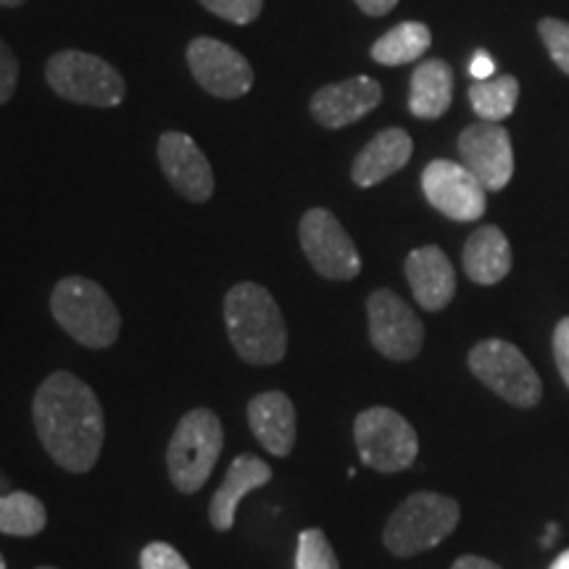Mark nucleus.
<instances>
[{"instance_id": "obj_11", "label": "nucleus", "mask_w": 569, "mask_h": 569, "mask_svg": "<svg viewBox=\"0 0 569 569\" xmlns=\"http://www.w3.org/2000/svg\"><path fill=\"white\" fill-rule=\"evenodd\" d=\"M422 190L432 209L453 222H478L486 213V188L465 163L430 161L422 172Z\"/></svg>"}, {"instance_id": "obj_36", "label": "nucleus", "mask_w": 569, "mask_h": 569, "mask_svg": "<svg viewBox=\"0 0 569 569\" xmlns=\"http://www.w3.org/2000/svg\"><path fill=\"white\" fill-rule=\"evenodd\" d=\"M21 3H24V0H0V6H3V9H19Z\"/></svg>"}, {"instance_id": "obj_10", "label": "nucleus", "mask_w": 569, "mask_h": 569, "mask_svg": "<svg viewBox=\"0 0 569 569\" xmlns=\"http://www.w3.org/2000/svg\"><path fill=\"white\" fill-rule=\"evenodd\" d=\"M369 340L375 351L390 361L417 359L425 343V327L415 309L396 296L393 290L380 288L367 298Z\"/></svg>"}, {"instance_id": "obj_23", "label": "nucleus", "mask_w": 569, "mask_h": 569, "mask_svg": "<svg viewBox=\"0 0 569 569\" xmlns=\"http://www.w3.org/2000/svg\"><path fill=\"white\" fill-rule=\"evenodd\" d=\"M519 98V82L511 74H493L488 80H475L469 84V103L480 122H498L515 111Z\"/></svg>"}, {"instance_id": "obj_33", "label": "nucleus", "mask_w": 569, "mask_h": 569, "mask_svg": "<svg viewBox=\"0 0 569 569\" xmlns=\"http://www.w3.org/2000/svg\"><path fill=\"white\" fill-rule=\"evenodd\" d=\"M451 569H501L493 561L486 559V557H478V553H467V557H459L453 561Z\"/></svg>"}, {"instance_id": "obj_1", "label": "nucleus", "mask_w": 569, "mask_h": 569, "mask_svg": "<svg viewBox=\"0 0 569 569\" xmlns=\"http://www.w3.org/2000/svg\"><path fill=\"white\" fill-rule=\"evenodd\" d=\"M32 419L42 448L61 469L84 475L98 465L106 438L103 407L80 377L48 375L34 393Z\"/></svg>"}, {"instance_id": "obj_38", "label": "nucleus", "mask_w": 569, "mask_h": 569, "mask_svg": "<svg viewBox=\"0 0 569 569\" xmlns=\"http://www.w3.org/2000/svg\"><path fill=\"white\" fill-rule=\"evenodd\" d=\"M38 569H56V567H38Z\"/></svg>"}, {"instance_id": "obj_35", "label": "nucleus", "mask_w": 569, "mask_h": 569, "mask_svg": "<svg viewBox=\"0 0 569 569\" xmlns=\"http://www.w3.org/2000/svg\"><path fill=\"white\" fill-rule=\"evenodd\" d=\"M551 569H569V549H567L565 553H561V557H559L557 561H553Z\"/></svg>"}, {"instance_id": "obj_29", "label": "nucleus", "mask_w": 569, "mask_h": 569, "mask_svg": "<svg viewBox=\"0 0 569 569\" xmlns=\"http://www.w3.org/2000/svg\"><path fill=\"white\" fill-rule=\"evenodd\" d=\"M19 84V61L3 40H0V103H9Z\"/></svg>"}, {"instance_id": "obj_30", "label": "nucleus", "mask_w": 569, "mask_h": 569, "mask_svg": "<svg viewBox=\"0 0 569 569\" xmlns=\"http://www.w3.org/2000/svg\"><path fill=\"white\" fill-rule=\"evenodd\" d=\"M553 361H557L561 380L569 388V317L561 319L557 330H553Z\"/></svg>"}, {"instance_id": "obj_22", "label": "nucleus", "mask_w": 569, "mask_h": 569, "mask_svg": "<svg viewBox=\"0 0 569 569\" xmlns=\"http://www.w3.org/2000/svg\"><path fill=\"white\" fill-rule=\"evenodd\" d=\"M430 42V27L422 24V21H403V24L393 27L375 42L372 59L382 67H403V63L422 59Z\"/></svg>"}, {"instance_id": "obj_27", "label": "nucleus", "mask_w": 569, "mask_h": 569, "mask_svg": "<svg viewBox=\"0 0 569 569\" xmlns=\"http://www.w3.org/2000/svg\"><path fill=\"white\" fill-rule=\"evenodd\" d=\"M201 3L219 19L232 21V24H251L264 9V0H201Z\"/></svg>"}, {"instance_id": "obj_3", "label": "nucleus", "mask_w": 569, "mask_h": 569, "mask_svg": "<svg viewBox=\"0 0 569 569\" xmlns=\"http://www.w3.org/2000/svg\"><path fill=\"white\" fill-rule=\"evenodd\" d=\"M51 311L63 332L92 351H103L117 343L122 317L111 296L88 277L71 274L56 284L51 293Z\"/></svg>"}, {"instance_id": "obj_9", "label": "nucleus", "mask_w": 569, "mask_h": 569, "mask_svg": "<svg viewBox=\"0 0 569 569\" xmlns=\"http://www.w3.org/2000/svg\"><path fill=\"white\" fill-rule=\"evenodd\" d=\"M301 248L309 264L327 280H353L361 272V256L356 251L351 234L343 230L336 213L327 209H309L298 227Z\"/></svg>"}, {"instance_id": "obj_12", "label": "nucleus", "mask_w": 569, "mask_h": 569, "mask_svg": "<svg viewBox=\"0 0 569 569\" xmlns=\"http://www.w3.org/2000/svg\"><path fill=\"white\" fill-rule=\"evenodd\" d=\"M188 67L196 82L217 98H240L253 88V69L246 56L213 38L190 42Z\"/></svg>"}, {"instance_id": "obj_15", "label": "nucleus", "mask_w": 569, "mask_h": 569, "mask_svg": "<svg viewBox=\"0 0 569 569\" xmlns=\"http://www.w3.org/2000/svg\"><path fill=\"white\" fill-rule=\"evenodd\" d=\"M382 101L380 82L372 77H351V80L325 84L315 92L309 111L317 124L327 130H343V127L359 122L369 111H375Z\"/></svg>"}, {"instance_id": "obj_34", "label": "nucleus", "mask_w": 569, "mask_h": 569, "mask_svg": "<svg viewBox=\"0 0 569 569\" xmlns=\"http://www.w3.org/2000/svg\"><path fill=\"white\" fill-rule=\"evenodd\" d=\"M557 536H559L557 525H549V530H546L543 538H540V546H543V549H549V546H553V540H557Z\"/></svg>"}, {"instance_id": "obj_17", "label": "nucleus", "mask_w": 569, "mask_h": 569, "mask_svg": "<svg viewBox=\"0 0 569 569\" xmlns=\"http://www.w3.org/2000/svg\"><path fill=\"white\" fill-rule=\"evenodd\" d=\"M407 280L425 311H440L457 296V272L438 246H422L407 256Z\"/></svg>"}, {"instance_id": "obj_37", "label": "nucleus", "mask_w": 569, "mask_h": 569, "mask_svg": "<svg viewBox=\"0 0 569 569\" xmlns=\"http://www.w3.org/2000/svg\"><path fill=\"white\" fill-rule=\"evenodd\" d=\"M0 569H6V559H3V553H0Z\"/></svg>"}, {"instance_id": "obj_19", "label": "nucleus", "mask_w": 569, "mask_h": 569, "mask_svg": "<svg viewBox=\"0 0 569 569\" xmlns=\"http://www.w3.org/2000/svg\"><path fill=\"white\" fill-rule=\"evenodd\" d=\"M411 153H415V142H411L407 130H401V127L382 130L367 142L365 151L356 156L351 180L359 188H375L377 182L401 172L409 163Z\"/></svg>"}, {"instance_id": "obj_25", "label": "nucleus", "mask_w": 569, "mask_h": 569, "mask_svg": "<svg viewBox=\"0 0 569 569\" xmlns=\"http://www.w3.org/2000/svg\"><path fill=\"white\" fill-rule=\"evenodd\" d=\"M296 569H340L330 540L319 528H309L298 536Z\"/></svg>"}, {"instance_id": "obj_6", "label": "nucleus", "mask_w": 569, "mask_h": 569, "mask_svg": "<svg viewBox=\"0 0 569 569\" xmlns=\"http://www.w3.org/2000/svg\"><path fill=\"white\" fill-rule=\"evenodd\" d=\"M472 372L488 390L517 409H532L543 398V386L536 367L525 359L515 343L501 338L482 340L467 356Z\"/></svg>"}, {"instance_id": "obj_21", "label": "nucleus", "mask_w": 569, "mask_h": 569, "mask_svg": "<svg viewBox=\"0 0 569 569\" xmlns=\"http://www.w3.org/2000/svg\"><path fill=\"white\" fill-rule=\"evenodd\" d=\"M453 101V69L443 59L422 61L411 74L409 111L417 119H440Z\"/></svg>"}, {"instance_id": "obj_16", "label": "nucleus", "mask_w": 569, "mask_h": 569, "mask_svg": "<svg viewBox=\"0 0 569 569\" xmlns=\"http://www.w3.org/2000/svg\"><path fill=\"white\" fill-rule=\"evenodd\" d=\"M248 427L261 448H267L272 457H290L296 446L298 422L296 407L288 393L282 390H267L248 401Z\"/></svg>"}, {"instance_id": "obj_13", "label": "nucleus", "mask_w": 569, "mask_h": 569, "mask_svg": "<svg viewBox=\"0 0 569 569\" xmlns=\"http://www.w3.org/2000/svg\"><path fill=\"white\" fill-rule=\"evenodd\" d=\"M461 163L482 182L486 190H503L515 174V151L507 127L498 122L469 124L459 134Z\"/></svg>"}, {"instance_id": "obj_18", "label": "nucleus", "mask_w": 569, "mask_h": 569, "mask_svg": "<svg viewBox=\"0 0 569 569\" xmlns=\"http://www.w3.org/2000/svg\"><path fill=\"white\" fill-rule=\"evenodd\" d=\"M272 480V467L264 459L253 457V453H240L232 459L230 469H227L222 486L209 501V519L213 530L227 532L232 530L234 515H238L240 501L256 488H264Z\"/></svg>"}, {"instance_id": "obj_24", "label": "nucleus", "mask_w": 569, "mask_h": 569, "mask_svg": "<svg viewBox=\"0 0 569 569\" xmlns=\"http://www.w3.org/2000/svg\"><path fill=\"white\" fill-rule=\"evenodd\" d=\"M48 525V509L38 496L27 490L0 496V532L13 538L40 536Z\"/></svg>"}, {"instance_id": "obj_26", "label": "nucleus", "mask_w": 569, "mask_h": 569, "mask_svg": "<svg viewBox=\"0 0 569 569\" xmlns=\"http://www.w3.org/2000/svg\"><path fill=\"white\" fill-rule=\"evenodd\" d=\"M538 32L540 38H543L546 51H549L553 63H557V67L569 77V24L567 21L546 17L538 21Z\"/></svg>"}, {"instance_id": "obj_7", "label": "nucleus", "mask_w": 569, "mask_h": 569, "mask_svg": "<svg viewBox=\"0 0 569 569\" xmlns=\"http://www.w3.org/2000/svg\"><path fill=\"white\" fill-rule=\"evenodd\" d=\"M356 451L369 469L382 475L403 472L417 461L419 438L417 430L388 407L365 409L353 422Z\"/></svg>"}, {"instance_id": "obj_8", "label": "nucleus", "mask_w": 569, "mask_h": 569, "mask_svg": "<svg viewBox=\"0 0 569 569\" xmlns=\"http://www.w3.org/2000/svg\"><path fill=\"white\" fill-rule=\"evenodd\" d=\"M46 80L56 96L71 103L113 109L124 101V80L109 61L84 51L56 53L46 67Z\"/></svg>"}, {"instance_id": "obj_2", "label": "nucleus", "mask_w": 569, "mask_h": 569, "mask_svg": "<svg viewBox=\"0 0 569 569\" xmlns=\"http://www.w3.org/2000/svg\"><path fill=\"white\" fill-rule=\"evenodd\" d=\"M227 336L234 353L253 367L280 365L288 353V327L267 288L238 282L224 298Z\"/></svg>"}, {"instance_id": "obj_28", "label": "nucleus", "mask_w": 569, "mask_h": 569, "mask_svg": "<svg viewBox=\"0 0 569 569\" xmlns=\"http://www.w3.org/2000/svg\"><path fill=\"white\" fill-rule=\"evenodd\" d=\"M140 569H190V565L174 546L153 540L140 551Z\"/></svg>"}, {"instance_id": "obj_20", "label": "nucleus", "mask_w": 569, "mask_h": 569, "mask_svg": "<svg viewBox=\"0 0 569 569\" xmlns=\"http://www.w3.org/2000/svg\"><path fill=\"white\" fill-rule=\"evenodd\" d=\"M461 264L472 282L496 284L511 272V246L496 224H482L467 238Z\"/></svg>"}, {"instance_id": "obj_14", "label": "nucleus", "mask_w": 569, "mask_h": 569, "mask_svg": "<svg viewBox=\"0 0 569 569\" xmlns=\"http://www.w3.org/2000/svg\"><path fill=\"white\" fill-rule=\"evenodd\" d=\"M159 161L167 180L182 198L206 203L213 196L211 163L190 134L163 132L159 140Z\"/></svg>"}, {"instance_id": "obj_4", "label": "nucleus", "mask_w": 569, "mask_h": 569, "mask_svg": "<svg viewBox=\"0 0 569 569\" xmlns=\"http://www.w3.org/2000/svg\"><path fill=\"white\" fill-rule=\"evenodd\" d=\"M459 519L461 507L451 496L419 490L390 515L382 543L398 559L417 557L443 543L457 530Z\"/></svg>"}, {"instance_id": "obj_32", "label": "nucleus", "mask_w": 569, "mask_h": 569, "mask_svg": "<svg viewBox=\"0 0 569 569\" xmlns=\"http://www.w3.org/2000/svg\"><path fill=\"white\" fill-rule=\"evenodd\" d=\"M356 6H359L367 17H386V13L396 9L398 0H356Z\"/></svg>"}, {"instance_id": "obj_5", "label": "nucleus", "mask_w": 569, "mask_h": 569, "mask_svg": "<svg viewBox=\"0 0 569 569\" xmlns=\"http://www.w3.org/2000/svg\"><path fill=\"white\" fill-rule=\"evenodd\" d=\"M224 448V427L211 409H193L177 422L167 448V467L172 486L193 496L209 482Z\"/></svg>"}, {"instance_id": "obj_31", "label": "nucleus", "mask_w": 569, "mask_h": 569, "mask_svg": "<svg viewBox=\"0 0 569 569\" xmlns=\"http://www.w3.org/2000/svg\"><path fill=\"white\" fill-rule=\"evenodd\" d=\"M493 71H496V63L486 51L475 53L472 63H469V74H472V80H488V77H493Z\"/></svg>"}]
</instances>
